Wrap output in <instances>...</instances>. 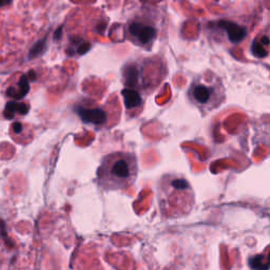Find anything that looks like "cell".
I'll return each mask as SVG.
<instances>
[{"label":"cell","instance_id":"obj_1","mask_svg":"<svg viewBox=\"0 0 270 270\" xmlns=\"http://www.w3.org/2000/svg\"><path fill=\"white\" fill-rule=\"evenodd\" d=\"M138 174V162L134 153L115 151L101 158L97 182L106 191L127 190L133 186Z\"/></svg>","mask_w":270,"mask_h":270},{"label":"cell","instance_id":"obj_2","mask_svg":"<svg viewBox=\"0 0 270 270\" xmlns=\"http://www.w3.org/2000/svg\"><path fill=\"white\" fill-rule=\"evenodd\" d=\"M157 198L164 217L182 218L192 210L194 191L186 178L180 174H165L158 180Z\"/></svg>","mask_w":270,"mask_h":270},{"label":"cell","instance_id":"obj_3","mask_svg":"<svg viewBox=\"0 0 270 270\" xmlns=\"http://www.w3.org/2000/svg\"><path fill=\"white\" fill-rule=\"evenodd\" d=\"M187 98L203 114H207L225 101L226 90L221 77L207 71L193 78L187 90Z\"/></svg>","mask_w":270,"mask_h":270},{"label":"cell","instance_id":"obj_4","mask_svg":"<svg viewBox=\"0 0 270 270\" xmlns=\"http://www.w3.org/2000/svg\"><path fill=\"white\" fill-rule=\"evenodd\" d=\"M161 29V14L155 7L145 6L127 19L125 36L127 41L145 50H151Z\"/></svg>","mask_w":270,"mask_h":270},{"label":"cell","instance_id":"obj_5","mask_svg":"<svg viewBox=\"0 0 270 270\" xmlns=\"http://www.w3.org/2000/svg\"><path fill=\"white\" fill-rule=\"evenodd\" d=\"M77 113L82 121L86 124L93 125H104L107 121L106 113L99 108H77Z\"/></svg>","mask_w":270,"mask_h":270},{"label":"cell","instance_id":"obj_6","mask_svg":"<svg viewBox=\"0 0 270 270\" xmlns=\"http://www.w3.org/2000/svg\"><path fill=\"white\" fill-rule=\"evenodd\" d=\"M218 26L225 32L229 42L233 44H239L240 42H242L246 34H247V31H246L244 27L237 25L236 22L233 21L222 20L218 23Z\"/></svg>","mask_w":270,"mask_h":270},{"label":"cell","instance_id":"obj_7","mask_svg":"<svg viewBox=\"0 0 270 270\" xmlns=\"http://www.w3.org/2000/svg\"><path fill=\"white\" fill-rule=\"evenodd\" d=\"M267 34L259 35L255 43L252 44V53L257 57H265L268 54V46H269V39Z\"/></svg>","mask_w":270,"mask_h":270},{"label":"cell","instance_id":"obj_8","mask_svg":"<svg viewBox=\"0 0 270 270\" xmlns=\"http://www.w3.org/2000/svg\"><path fill=\"white\" fill-rule=\"evenodd\" d=\"M123 95H124V101H125L126 108L128 110L135 109L141 105L142 99H141L140 94L135 89L126 88L123 91Z\"/></svg>","mask_w":270,"mask_h":270},{"label":"cell","instance_id":"obj_9","mask_svg":"<svg viewBox=\"0 0 270 270\" xmlns=\"http://www.w3.org/2000/svg\"><path fill=\"white\" fill-rule=\"evenodd\" d=\"M29 106L25 102H15V101H10L7 102L5 106V110L3 112V115L7 120H11V118L14 117L15 113L17 112L20 115H26L29 112Z\"/></svg>","mask_w":270,"mask_h":270},{"label":"cell","instance_id":"obj_10","mask_svg":"<svg viewBox=\"0 0 270 270\" xmlns=\"http://www.w3.org/2000/svg\"><path fill=\"white\" fill-rule=\"evenodd\" d=\"M29 90H30V86H29L28 77L26 75H22L19 83H18L17 89L9 88L6 90V95L7 96L14 97L16 99H20L23 96H26V95L29 93Z\"/></svg>","mask_w":270,"mask_h":270},{"label":"cell","instance_id":"obj_11","mask_svg":"<svg viewBox=\"0 0 270 270\" xmlns=\"http://www.w3.org/2000/svg\"><path fill=\"white\" fill-rule=\"evenodd\" d=\"M12 128H13V131L15 133H20L21 130H22V125L20 123H18V122L17 123H14Z\"/></svg>","mask_w":270,"mask_h":270},{"label":"cell","instance_id":"obj_12","mask_svg":"<svg viewBox=\"0 0 270 270\" xmlns=\"http://www.w3.org/2000/svg\"><path fill=\"white\" fill-rule=\"evenodd\" d=\"M11 1H12V0H0V6L5 5V4H9Z\"/></svg>","mask_w":270,"mask_h":270}]
</instances>
